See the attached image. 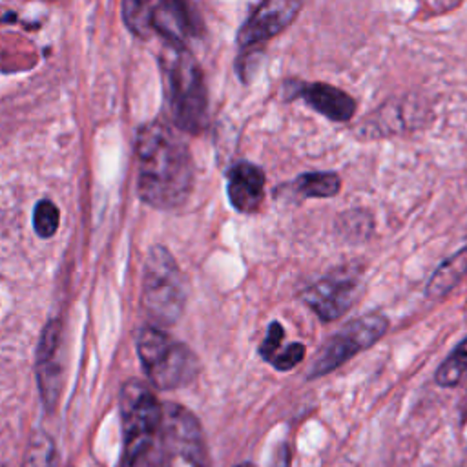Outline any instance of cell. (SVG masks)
<instances>
[{"label":"cell","instance_id":"1","mask_svg":"<svg viewBox=\"0 0 467 467\" xmlns=\"http://www.w3.org/2000/svg\"><path fill=\"white\" fill-rule=\"evenodd\" d=\"M139 179L144 202L155 208H175L193 186V161L182 137L168 124L153 120L137 131Z\"/></svg>","mask_w":467,"mask_h":467},{"label":"cell","instance_id":"4","mask_svg":"<svg viewBox=\"0 0 467 467\" xmlns=\"http://www.w3.org/2000/svg\"><path fill=\"white\" fill-rule=\"evenodd\" d=\"M137 352L146 376L157 389H177L190 383L197 370V356L181 341L157 327H146L137 339Z\"/></svg>","mask_w":467,"mask_h":467},{"label":"cell","instance_id":"16","mask_svg":"<svg viewBox=\"0 0 467 467\" xmlns=\"http://www.w3.org/2000/svg\"><path fill=\"white\" fill-rule=\"evenodd\" d=\"M58 208L49 199L38 201L33 212L35 232L40 237H51L58 228Z\"/></svg>","mask_w":467,"mask_h":467},{"label":"cell","instance_id":"3","mask_svg":"<svg viewBox=\"0 0 467 467\" xmlns=\"http://www.w3.org/2000/svg\"><path fill=\"white\" fill-rule=\"evenodd\" d=\"M120 414L124 431L122 467H159L162 405L155 394L142 381L124 383Z\"/></svg>","mask_w":467,"mask_h":467},{"label":"cell","instance_id":"15","mask_svg":"<svg viewBox=\"0 0 467 467\" xmlns=\"http://www.w3.org/2000/svg\"><path fill=\"white\" fill-rule=\"evenodd\" d=\"M463 379H467V339L454 348L436 372V381L441 387H454Z\"/></svg>","mask_w":467,"mask_h":467},{"label":"cell","instance_id":"14","mask_svg":"<svg viewBox=\"0 0 467 467\" xmlns=\"http://www.w3.org/2000/svg\"><path fill=\"white\" fill-rule=\"evenodd\" d=\"M341 179L332 171H314L299 175L292 188L301 197H332L339 192Z\"/></svg>","mask_w":467,"mask_h":467},{"label":"cell","instance_id":"13","mask_svg":"<svg viewBox=\"0 0 467 467\" xmlns=\"http://www.w3.org/2000/svg\"><path fill=\"white\" fill-rule=\"evenodd\" d=\"M467 272V248L456 252L449 259H445L440 268L432 274L429 285H427V296L429 297H441L445 296Z\"/></svg>","mask_w":467,"mask_h":467},{"label":"cell","instance_id":"2","mask_svg":"<svg viewBox=\"0 0 467 467\" xmlns=\"http://www.w3.org/2000/svg\"><path fill=\"white\" fill-rule=\"evenodd\" d=\"M159 64L171 120L188 133H199L206 126L208 95L197 60L186 46L166 44Z\"/></svg>","mask_w":467,"mask_h":467},{"label":"cell","instance_id":"20","mask_svg":"<svg viewBox=\"0 0 467 467\" xmlns=\"http://www.w3.org/2000/svg\"><path fill=\"white\" fill-rule=\"evenodd\" d=\"M237 467H254L252 463H243V465H237Z\"/></svg>","mask_w":467,"mask_h":467},{"label":"cell","instance_id":"17","mask_svg":"<svg viewBox=\"0 0 467 467\" xmlns=\"http://www.w3.org/2000/svg\"><path fill=\"white\" fill-rule=\"evenodd\" d=\"M305 358V345L301 343H290L286 347H281L272 359L268 361L277 370H290L294 368L301 359Z\"/></svg>","mask_w":467,"mask_h":467},{"label":"cell","instance_id":"6","mask_svg":"<svg viewBox=\"0 0 467 467\" xmlns=\"http://www.w3.org/2000/svg\"><path fill=\"white\" fill-rule=\"evenodd\" d=\"M122 16L135 35H159L171 46H184L197 29L190 7L182 2H124Z\"/></svg>","mask_w":467,"mask_h":467},{"label":"cell","instance_id":"5","mask_svg":"<svg viewBox=\"0 0 467 467\" xmlns=\"http://www.w3.org/2000/svg\"><path fill=\"white\" fill-rule=\"evenodd\" d=\"M144 306L162 323H175L186 303V283L175 259L164 246H153L144 268Z\"/></svg>","mask_w":467,"mask_h":467},{"label":"cell","instance_id":"7","mask_svg":"<svg viewBox=\"0 0 467 467\" xmlns=\"http://www.w3.org/2000/svg\"><path fill=\"white\" fill-rule=\"evenodd\" d=\"M161 467H206L204 436L197 418L181 405H162Z\"/></svg>","mask_w":467,"mask_h":467},{"label":"cell","instance_id":"8","mask_svg":"<svg viewBox=\"0 0 467 467\" xmlns=\"http://www.w3.org/2000/svg\"><path fill=\"white\" fill-rule=\"evenodd\" d=\"M387 327L389 321L379 314H365L350 321L321 348L310 376H323L350 359L354 354L368 348L385 334Z\"/></svg>","mask_w":467,"mask_h":467},{"label":"cell","instance_id":"10","mask_svg":"<svg viewBox=\"0 0 467 467\" xmlns=\"http://www.w3.org/2000/svg\"><path fill=\"white\" fill-rule=\"evenodd\" d=\"M299 9L301 2L296 0H266L259 4L237 33L239 46L246 47L261 44L279 35L285 27L292 24Z\"/></svg>","mask_w":467,"mask_h":467},{"label":"cell","instance_id":"19","mask_svg":"<svg viewBox=\"0 0 467 467\" xmlns=\"http://www.w3.org/2000/svg\"><path fill=\"white\" fill-rule=\"evenodd\" d=\"M27 465L29 467H49L51 463V456L47 452V447H40L36 452H29V458H27Z\"/></svg>","mask_w":467,"mask_h":467},{"label":"cell","instance_id":"12","mask_svg":"<svg viewBox=\"0 0 467 467\" xmlns=\"http://www.w3.org/2000/svg\"><path fill=\"white\" fill-rule=\"evenodd\" d=\"M297 95L317 113L325 115L330 120H348L356 111V100L345 93L343 89H337L336 86L323 84V82H310V84H299Z\"/></svg>","mask_w":467,"mask_h":467},{"label":"cell","instance_id":"18","mask_svg":"<svg viewBox=\"0 0 467 467\" xmlns=\"http://www.w3.org/2000/svg\"><path fill=\"white\" fill-rule=\"evenodd\" d=\"M283 337H285L283 327H281L277 321L270 323V327H268V330H266V337H265V341L259 345V354H261V358L266 359V361H270L272 356L283 347Z\"/></svg>","mask_w":467,"mask_h":467},{"label":"cell","instance_id":"11","mask_svg":"<svg viewBox=\"0 0 467 467\" xmlns=\"http://www.w3.org/2000/svg\"><path fill=\"white\" fill-rule=\"evenodd\" d=\"M228 199L237 212L252 213L265 195V173L250 162H237L228 171Z\"/></svg>","mask_w":467,"mask_h":467},{"label":"cell","instance_id":"9","mask_svg":"<svg viewBox=\"0 0 467 467\" xmlns=\"http://www.w3.org/2000/svg\"><path fill=\"white\" fill-rule=\"evenodd\" d=\"M361 275L356 268H339L312 286H308L301 299L323 319L334 321L341 317L358 299Z\"/></svg>","mask_w":467,"mask_h":467}]
</instances>
